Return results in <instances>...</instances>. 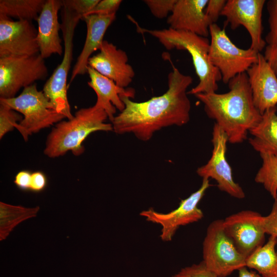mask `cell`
I'll list each match as a JSON object with an SVG mask.
<instances>
[{"label":"cell","instance_id":"21","mask_svg":"<svg viewBox=\"0 0 277 277\" xmlns=\"http://www.w3.org/2000/svg\"><path fill=\"white\" fill-rule=\"evenodd\" d=\"M277 107L265 111L259 124L249 131V143L260 154L277 156Z\"/></svg>","mask_w":277,"mask_h":277},{"label":"cell","instance_id":"14","mask_svg":"<svg viewBox=\"0 0 277 277\" xmlns=\"http://www.w3.org/2000/svg\"><path fill=\"white\" fill-rule=\"evenodd\" d=\"M37 34L32 21H13L0 14V57L39 54Z\"/></svg>","mask_w":277,"mask_h":277},{"label":"cell","instance_id":"26","mask_svg":"<svg viewBox=\"0 0 277 277\" xmlns=\"http://www.w3.org/2000/svg\"><path fill=\"white\" fill-rule=\"evenodd\" d=\"M7 105L0 103V138L16 128L17 122L22 120V115Z\"/></svg>","mask_w":277,"mask_h":277},{"label":"cell","instance_id":"33","mask_svg":"<svg viewBox=\"0 0 277 277\" xmlns=\"http://www.w3.org/2000/svg\"><path fill=\"white\" fill-rule=\"evenodd\" d=\"M226 2V0H208L205 13L211 24L216 23Z\"/></svg>","mask_w":277,"mask_h":277},{"label":"cell","instance_id":"11","mask_svg":"<svg viewBox=\"0 0 277 277\" xmlns=\"http://www.w3.org/2000/svg\"><path fill=\"white\" fill-rule=\"evenodd\" d=\"M211 142L213 147L211 156L205 165L197 169V174L203 179H214L219 189L230 196L239 199L244 198V191L234 182L231 168L226 160L227 136L216 123L213 127Z\"/></svg>","mask_w":277,"mask_h":277},{"label":"cell","instance_id":"19","mask_svg":"<svg viewBox=\"0 0 277 277\" xmlns=\"http://www.w3.org/2000/svg\"><path fill=\"white\" fill-rule=\"evenodd\" d=\"M115 18V14L108 15L91 14L84 17L87 26L86 39L81 53L73 68L70 83L78 75L87 73L88 60L91 54L100 47L105 34Z\"/></svg>","mask_w":277,"mask_h":277},{"label":"cell","instance_id":"34","mask_svg":"<svg viewBox=\"0 0 277 277\" xmlns=\"http://www.w3.org/2000/svg\"><path fill=\"white\" fill-rule=\"evenodd\" d=\"M47 184V178L43 172L38 171L32 173L30 191L41 192L46 188Z\"/></svg>","mask_w":277,"mask_h":277},{"label":"cell","instance_id":"37","mask_svg":"<svg viewBox=\"0 0 277 277\" xmlns=\"http://www.w3.org/2000/svg\"><path fill=\"white\" fill-rule=\"evenodd\" d=\"M238 271L239 277H261L259 273L248 270L246 267H243Z\"/></svg>","mask_w":277,"mask_h":277},{"label":"cell","instance_id":"24","mask_svg":"<svg viewBox=\"0 0 277 277\" xmlns=\"http://www.w3.org/2000/svg\"><path fill=\"white\" fill-rule=\"evenodd\" d=\"M45 0H1L0 14L18 20L37 21Z\"/></svg>","mask_w":277,"mask_h":277},{"label":"cell","instance_id":"2","mask_svg":"<svg viewBox=\"0 0 277 277\" xmlns=\"http://www.w3.org/2000/svg\"><path fill=\"white\" fill-rule=\"evenodd\" d=\"M224 93H199L195 96L204 106L207 116L215 121L231 144L242 143L256 126L262 114L254 106L247 73L238 75L228 83Z\"/></svg>","mask_w":277,"mask_h":277},{"label":"cell","instance_id":"31","mask_svg":"<svg viewBox=\"0 0 277 277\" xmlns=\"http://www.w3.org/2000/svg\"><path fill=\"white\" fill-rule=\"evenodd\" d=\"M122 2L121 0L100 1L86 16L91 14L108 15L116 14Z\"/></svg>","mask_w":277,"mask_h":277},{"label":"cell","instance_id":"22","mask_svg":"<svg viewBox=\"0 0 277 277\" xmlns=\"http://www.w3.org/2000/svg\"><path fill=\"white\" fill-rule=\"evenodd\" d=\"M277 238L270 235L267 243L256 249L246 261V267L256 270L261 277H277Z\"/></svg>","mask_w":277,"mask_h":277},{"label":"cell","instance_id":"3","mask_svg":"<svg viewBox=\"0 0 277 277\" xmlns=\"http://www.w3.org/2000/svg\"><path fill=\"white\" fill-rule=\"evenodd\" d=\"M137 29L138 32H147L155 37L167 50H185L189 52L199 82L187 92L188 94L195 95L199 93L216 92L219 88L217 82L222 80V76L209 60L210 41L207 37L170 28L149 30L138 26Z\"/></svg>","mask_w":277,"mask_h":277},{"label":"cell","instance_id":"6","mask_svg":"<svg viewBox=\"0 0 277 277\" xmlns=\"http://www.w3.org/2000/svg\"><path fill=\"white\" fill-rule=\"evenodd\" d=\"M61 30L64 42L63 60L45 83L43 92L56 110L68 120L72 114L67 97V77L73 59V36L81 17L63 7Z\"/></svg>","mask_w":277,"mask_h":277},{"label":"cell","instance_id":"32","mask_svg":"<svg viewBox=\"0 0 277 277\" xmlns=\"http://www.w3.org/2000/svg\"><path fill=\"white\" fill-rule=\"evenodd\" d=\"M262 223L266 233L277 238V199L274 200L269 214L263 216Z\"/></svg>","mask_w":277,"mask_h":277},{"label":"cell","instance_id":"18","mask_svg":"<svg viewBox=\"0 0 277 277\" xmlns=\"http://www.w3.org/2000/svg\"><path fill=\"white\" fill-rule=\"evenodd\" d=\"M208 0H177L167 20L169 28L207 37L211 23L205 9Z\"/></svg>","mask_w":277,"mask_h":277},{"label":"cell","instance_id":"30","mask_svg":"<svg viewBox=\"0 0 277 277\" xmlns=\"http://www.w3.org/2000/svg\"><path fill=\"white\" fill-rule=\"evenodd\" d=\"M171 277H217L209 270L204 263L201 262L182 268L178 273Z\"/></svg>","mask_w":277,"mask_h":277},{"label":"cell","instance_id":"35","mask_svg":"<svg viewBox=\"0 0 277 277\" xmlns=\"http://www.w3.org/2000/svg\"><path fill=\"white\" fill-rule=\"evenodd\" d=\"M32 173L28 170H22L15 175L14 183L22 191H29L30 189Z\"/></svg>","mask_w":277,"mask_h":277},{"label":"cell","instance_id":"36","mask_svg":"<svg viewBox=\"0 0 277 277\" xmlns=\"http://www.w3.org/2000/svg\"><path fill=\"white\" fill-rule=\"evenodd\" d=\"M264 56L277 76V44L267 45L265 47Z\"/></svg>","mask_w":277,"mask_h":277},{"label":"cell","instance_id":"20","mask_svg":"<svg viewBox=\"0 0 277 277\" xmlns=\"http://www.w3.org/2000/svg\"><path fill=\"white\" fill-rule=\"evenodd\" d=\"M87 73L90 79L88 85L94 91L97 96L95 105L103 109L112 122L115 117L116 109L121 112L125 108V105L120 96L125 95L133 98L134 90L131 88L125 89L118 86L112 80L89 66Z\"/></svg>","mask_w":277,"mask_h":277},{"label":"cell","instance_id":"28","mask_svg":"<svg viewBox=\"0 0 277 277\" xmlns=\"http://www.w3.org/2000/svg\"><path fill=\"white\" fill-rule=\"evenodd\" d=\"M269 14V31L265 36L267 45L277 44V0H270L267 3Z\"/></svg>","mask_w":277,"mask_h":277},{"label":"cell","instance_id":"13","mask_svg":"<svg viewBox=\"0 0 277 277\" xmlns=\"http://www.w3.org/2000/svg\"><path fill=\"white\" fill-rule=\"evenodd\" d=\"M265 0H227L221 15L232 30L240 26L248 31L251 38L250 48L258 53L265 48L262 38V13Z\"/></svg>","mask_w":277,"mask_h":277},{"label":"cell","instance_id":"9","mask_svg":"<svg viewBox=\"0 0 277 277\" xmlns=\"http://www.w3.org/2000/svg\"><path fill=\"white\" fill-rule=\"evenodd\" d=\"M44 60L39 53L0 57V98L14 97L21 88L46 80L48 70Z\"/></svg>","mask_w":277,"mask_h":277},{"label":"cell","instance_id":"12","mask_svg":"<svg viewBox=\"0 0 277 277\" xmlns=\"http://www.w3.org/2000/svg\"><path fill=\"white\" fill-rule=\"evenodd\" d=\"M263 216L252 210H243L223 220L224 230L238 250L246 259L262 246L266 234Z\"/></svg>","mask_w":277,"mask_h":277},{"label":"cell","instance_id":"7","mask_svg":"<svg viewBox=\"0 0 277 277\" xmlns=\"http://www.w3.org/2000/svg\"><path fill=\"white\" fill-rule=\"evenodd\" d=\"M210 36L209 57L211 64L220 72L225 84L239 74L246 73L258 60L259 53L250 47L236 46L228 36L225 30L216 23L209 27Z\"/></svg>","mask_w":277,"mask_h":277},{"label":"cell","instance_id":"17","mask_svg":"<svg viewBox=\"0 0 277 277\" xmlns=\"http://www.w3.org/2000/svg\"><path fill=\"white\" fill-rule=\"evenodd\" d=\"M63 7L62 1L46 0L37 19L36 41L39 54L44 59L52 54L62 55L63 47L59 31L61 24L58 13Z\"/></svg>","mask_w":277,"mask_h":277},{"label":"cell","instance_id":"23","mask_svg":"<svg viewBox=\"0 0 277 277\" xmlns=\"http://www.w3.org/2000/svg\"><path fill=\"white\" fill-rule=\"evenodd\" d=\"M39 206L26 208L21 205H12L0 202V241L5 240L20 223L35 217Z\"/></svg>","mask_w":277,"mask_h":277},{"label":"cell","instance_id":"10","mask_svg":"<svg viewBox=\"0 0 277 277\" xmlns=\"http://www.w3.org/2000/svg\"><path fill=\"white\" fill-rule=\"evenodd\" d=\"M210 185L208 179H203L199 189L182 200L179 207L170 212L160 213L150 208L140 214L148 222L161 225V239L164 242L171 241L180 226L197 222L203 218V212L197 205Z\"/></svg>","mask_w":277,"mask_h":277},{"label":"cell","instance_id":"4","mask_svg":"<svg viewBox=\"0 0 277 277\" xmlns=\"http://www.w3.org/2000/svg\"><path fill=\"white\" fill-rule=\"evenodd\" d=\"M108 118L105 111L94 105L77 111L68 121H61L48 135L44 154L51 158L62 156L70 151L74 155L84 151V141L91 133L113 130L112 125L105 121Z\"/></svg>","mask_w":277,"mask_h":277},{"label":"cell","instance_id":"25","mask_svg":"<svg viewBox=\"0 0 277 277\" xmlns=\"http://www.w3.org/2000/svg\"><path fill=\"white\" fill-rule=\"evenodd\" d=\"M260 154L262 163L254 181L263 185L274 200L277 199V156L268 153Z\"/></svg>","mask_w":277,"mask_h":277},{"label":"cell","instance_id":"1","mask_svg":"<svg viewBox=\"0 0 277 277\" xmlns=\"http://www.w3.org/2000/svg\"><path fill=\"white\" fill-rule=\"evenodd\" d=\"M192 82L191 76L173 66L168 75V90L163 94L142 102L120 95L125 108L112 121L113 130L119 134L132 133L138 140L147 141L163 128L187 124L191 109L187 90Z\"/></svg>","mask_w":277,"mask_h":277},{"label":"cell","instance_id":"27","mask_svg":"<svg viewBox=\"0 0 277 277\" xmlns=\"http://www.w3.org/2000/svg\"><path fill=\"white\" fill-rule=\"evenodd\" d=\"M177 0H145L150 12L155 17L162 19L166 17L173 9Z\"/></svg>","mask_w":277,"mask_h":277},{"label":"cell","instance_id":"16","mask_svg":"<svg viewBox=\"0 0 277 277\" xmlns=\"http://www.w3.org/2000/svg\"><path fill=\"white\" fill-rule=\"evenodd\" d=\"M255 107L262 114L276 107L277 76L261 53L258 61L247 71Z\"/></svg>","mask_w":277,"mask_h":277},{"label":"cell","instance_id":"5","mask_svg":"<svg viewBox=\"0 0 277 277\" xmlns=\"http://www.w3.org/2000/svg\"><path fill=\"white\" fill-rule=\"evenodd\" d=\"M0 103L23 115L24 117L16 129L26 141L32 134L65 118L56 110L43 91L37 90L36 83L24 88L17 96L0 98Z\"/></svg>","mask_w":277,"mask_h":277},{"label":"cell","instance_id":"8","mask_svg":"<svg viewBox=\"0 0 277 277\" xmlns=\"http://www.w3.org/2000/svg\"><path fill=\"white\" fill-rule=\"evenodd\" d=\"M203 262L217 277H227L246 267V258L237 249L223 227V220L208 226L203 243Z\"/></svg>","mask_w":277,"mask_h":277},{"label":"cell","instance_id":"29","mask_svg":"<svg viewBox=\"0 0 277 277\" xmlns=\"http://www.w3.org/2000/svg\"><path fill=\"white\" fill-rule=\"evenodd\" d=\"M100 0H64L65 7L81 17V19L91 11Z\"/></svg>","mask_w":277,"mask_h":277},{"label":"cell","instance_id":"15","mask_svg":"<svg viewBox=\"0 0 277 277\" xmlns=\"http://www.w3.org/2000/svg\"><path fill=\"white\" fill-rule=\"evenodd\" d=\"M99 50L97 54L89 58L88 66L112 80L118 86L127 87L132 82L135 72L128 63L126 52L106 40Z\"/></svg>","mask_w":277,"mask_h":277}]
</instances>
